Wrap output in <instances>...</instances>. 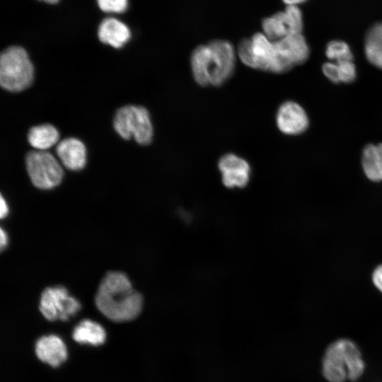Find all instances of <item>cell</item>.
Wrapping results in <instances>:
<instances>
[{"instance_id": "6da1fadb", "label": "cell", "mask_w": 382, "mask_h": 382, "mask_svg": "<svg viewBox=\"0 0 382 382\" xmlns=\"http://www.w3.org/2000/svg\"><path fill=\"white\" fill-rule=\"evenodd\" d=\"M95 303L106 318L115 322H125L133 320L140 313L143 299L133 289L125 273L110 272L98 286Z\"/></svg>"}, {"instance_id": "7a4b0ae2", "label": "cell", "mask_w": 382, "mask_h": 382, "mask_svg": "<svg viewBox=\"0 0 382 382\" xmlns=\"http://www.w3.org/2000/svg\"><path fill=\"white\" fill-rule=\"evenodd\" d=\"M236 51L231 42L214 40L197 46L190 57L195 82L201 86H219L232 76L236 66Z\"/></svg>"}, {"instance_id": "3957f363", "label": "cell", "mask_w": 382, "mask_h": 382, "mask_svg": "<svg viewBox=\"0 0 382 382\" xmlns=\"http://www.w3.org/2000/svg\"><path fill=\"white\" fill-rule=\"evenodd\" d=\"M323 374L329 382L354 381L364 373L365 364L356 344L339 339L327 348L323 358Z\"/></svg>"}, {"instance_id": "277c9868", "label": "cell", "mask_w": 382, "mask_h": 382, "mask_svg": "<svg viewBox=\"0 0 382 382\" xmlns=\"http://www.w3.org/2000/svg\"><path fill=\"white\" fill-rule=\"evenodd\" d=\"M34 67L25 50L19 46L6 49L0 58V83L4 89L19 92L33 82Z\"/></svg>"}, {"instance_id": "5b68a950", "label": "cell", "mask_w": 382, "mask_h": 382, "mask_svg": "<svg viewBox=\"0 0 382 382\" xmlns=\"http://www.w3.org/2000/svg\"><path fill=\"white\" fill-rule=\"evenodd\" d=\"M113 126L124 139L134 138L141 145H148L153 139L150 114L141 105H128L120 108L115 115Z\"/></svg>"}, {"instance_id": "8992f818", "label": "cell", "mask_w": 382, "mask_h": 382, "mask_svg": "<svg viewBox=\"0 0 382 382\" xmlns=\"http://www.w3.org/2000/svg\"><path fill=\"white\" fill-rule=\"evenodd\" d=\"M237 54L241 62L250 68L280 74L274 42L263 33L243 39Z\"/></svg>"}, {"instance_id": "52a82bcc", "label": "cell", "mask_w": 382, "mask_h": 382, "mask_svg": "<svg viewBox=\"0 0 382 382\" xmlns=\"http://www.w3.org/2000/svg\"><path fill=\"white\" fill-rule=\"evenodd\" d=\"M25 164L30 179L36 187L48 190L57 186L64 170L56 158L46 151H31L26 155Z\"/></svg>"}, {"instance_id": "ba28073f", "label": "cell", "mask_w": 382, "mask_h": 382, "mask_svg": "<svg viewBox=\"0 0 382 382\" xmlns=\"http://www.w3.org/2000/svg\"><path fill=\"white\" fill-rule=\"evenodd\" d=\"M81 308L80 303L62 286L47 287L42 293L40 311L48 320H67Z\"/></svg>"}, {"instance_id": "9c48e42d", "label": "cell", "mask_w": 382, "mask_h": 382, "mask_svg": "<svg viewBox=\"0 0 382 382\" xmlns=\"http://www.w3.org/2000/svg\"><path fill=\"white\" fill-rule=\"evenodd\" d=\"M303 27V15L298 6H286L262 22V33L276 41L288 35L301 33Z\"/></svg>"}, {"instance_id": "30bf717a", "label": "cell", "mask_w": 382, "mask_h": 382, "mask_svg": "<svg viewBox=\"0 0 382 382\" xmlns=\"http://www.w3.org/2000/svg\"><path fill=\"white\" fill-rule=\"evenodd\" d=\"M274 42L280 74L304 63L309 57V46L302 33L288 35Z\"/></svg>"}, {"instance_id": "8fae6325", "label": "cell", "mask_w": 382, "mask_h": 382, "mask_svg": "<svg viewBox=\"0 0 382 382\" xmlns=\"http://www.w3.org/2000/svg\"><path fill=\"white\" fill-rule=\"evenodd\" d=\"M279 130L287 135H298L304 132L309 125L306 110L299 103L287 100L279 107L276 115Z\"/></svg>"}, {"instance_id": "7c38bea8", "label": "cell", "mask_w": 382, "mask_h": 382, "mask_svg": "<svg viewBox=\"0 0 382 382\" xmlns=\"http://www.w3.org/2000/svg\"><path fill=\"white\" fill-rule=\"evenodd\" d=\"M223 184L229 188L245 187L250 176V166L243 158L228 153L223 155L218 162Z\"/></svg>"}, {"instance_id": "4fadbf2b", "label": "cell", "mask_w": 382, "mask_h": 382, "mask_svg": "<svg viewBox=\"0 0 382 382\" xmlns=\"http://www.w3.org/2000/svg\"><path fill=\"white\" fill-rule=\"evenodd\" d=\"M56 153L61 163L68 169L79 170L86 163V149L76 138H65L57 144Z\"/></svg>"}, {"instance_id": "5bb4252c", "label": "cell", "mask_w": 382, "mask_h": 382, "mask_svg": "<svg viewBox=\"0 0 382 382\" xmlns=\"http://www.w3.org/2000/svg\"><path fill=\"white\" fill-rule=\"evenodd\" d=\"M35 353L40 360L53 367L59 366L67 357L64 342L54 335L39 338L35 344Z\"/></svg>"}, {"instance_id": "9a60e30c", "label": "cell", "mask_w": 382, "mask_h": 382, "mask_svg": "<svg viewBox=\"0 0 382 382\" xmlns=\"http://www.w3.org/2000/svg\"><path fill=\"white\" fill-rule=\"evenodd\" d=\"M98 36L103 43L119 49L129 40L131 32L123 22L114 18H107L99 25Z\"/></svg>"}, {"instance_id": "2e32d148", "label": "cell", "mask_w": 382, "mask_h": 382, "mask_svg": "<svg viewBox=\"0 0 382 382\" xmlns=\"http://www.w3.org/2000/svg\"><path fill=\"white\" fill-rule=\"evenodd\" d=\"M362 169L366 177L372 182L382 181V144H369L363 149Z\"/></svg>"}, {"instance_id": "e0dca14e", "label": "cell", "mask_w": 382, "mask_h": 382, "mask_svg": "<svg viewBox=\"0 0 382 382\" xmlns=\"http://www.w3.org/2000/svg\"><path fill=\"white\" fill-rule=\"evenodd\" d=\"M72 337L79 343L98 346L105 342L106 334L100 324L86 319L74 328Z\"/></svg>"}, {"instance_id": "ac0fdd59", "label": "cell", "mask_w": 382, "mask_h": 382, "mask_svg": "<svg viewBox=\"0 0 382 382\" xmlns=\"http://www.w3.org/2000/svg\"><path fill=\"white\" fill-rule=\"evenodd\" d=\"M322 71L335 83H349L357 77V69L353 60L327 62L323 64Z\"/></svg>"}, {"instance_id": "d6986e66", "label": "cell", "mask_w": 382, "mask_h": 382, "mask_svg": "<svg viewBox=\"0 0 382 382\" xmlns=\"http://www.w3.org/2000/svg\"><path fill=\"white\" fill-rule=\"evenodd\" d=\"M364 53L370 64L382 69V22L374 24L367 31Z\"/></svg>"}, {"instance_id": "ffe728a7", "label": "cell", "mask_w": 382, "mask_h": 382, "mask_svg": "<svg viewBox=\"0 0 382 382\" xmlns=\"http://www.w3.org/2000/svg\"><path fill=\"white\" fill-rule=\"evenodd\" d=\"M59 139L58 130L52 125L33 127L28 133L30 144L37 150L45 151L56 144Z\"/></svg>"}, {"instance_id": "44dd1931", "label": "cell", "mask_w": 382, "mask_h": 382, "mask_svg": "<svg viewBox=\"0 0 382 382\" xmlns=\"http://www.w3.org/2000/svg\"><path fill=\"white\" fill-rule=\"evenodd\" d=\"M325 55L331 62L353 60V54L349 45L340 40H334L327 44Z\"/></svg>"}, {"instance_id": "7402d4cb", "label": "cell", "mask_w": 382, "mask_h": 382, "mask_svg": "<svg viewBox=\"0 0 382 382\" xmlns=\"http://www.w3.org/2000/svg\"><path fill=\"white\" fill-rule=\"evenodd\" d=\"M100 10L106 13H120L128 8V0H96Z\"/></svg>"}, {"instance_id": "603a6c76", "label": "cell", "mask_w": 382, "mask_h": 382, "mask_svg": "<svg viewBox=\"0 0 382 382\" xmlns=\"http://www.w3.org/2000/svg\"><path fill=\"white\" fill-rule=\"evenodd\" d=\"M371 280L375 287L382 293V265L377 266L374 269Z\"/></svg>"}, {"instance_id": "cb8c5ba5", "label": "cell", "mask_w": 382, "mask_h": 382, "mask_svg": "<svg viewBox=\"0 0 382 382\" xmlns=\"http://www.w3.org/2000/svg\"><path fill=\"white\" fill-rule=\"evenodd\" d=\"M8 212V207L6 204V202L4 199L3 196L1 195V199H0V216L1 219L6 216Z\"/></svg>"}, {"instance_id": "d4e9b609", "label": "cell", "mask_w": 382, "mask_h": 382, "mask_svg": "<svg viewBox=\"0 0 382 382\" xmlns=\"http://www.w3.org/2000/svg\"><path fill=\"white\" fill-rule=\"evenodd\" d=\"M8 243V238L6 233L1 228L0 230V246L1 250H2L6 245Z\"/></svg>"}, {"instance_id": "484cf974", "label": "cell", "mask_w": 382, "mask_h": 382, "mask_svg": "<svg viewBox=\"0 0 382 382\" xmlns=\"http://www.w3.org/2000/svg\"><path fill=\"white\" fill-rule=\"evenodd\" d=\"M286 6H299L307 0H282Z\"/></svg>"}, {"instance_id": "4316f807", "label": "cell", "mask_w": 382, "mask_h": 382, "mask_svg": "<svg viewBox=\"0 0 382 382\" xmlns=\"http://www.w3.org/2000/svg\"><path fill=\"white\" fill-rule=\"evenodd\" d=\"M49 4H57L59 1V0H40Z\"/></svg>"}]
</instances>
